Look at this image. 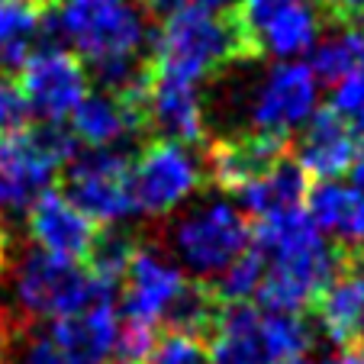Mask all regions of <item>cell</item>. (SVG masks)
<instances>
[{
    "label": "cell",
    "instance_id": "obj_1",
    "mask_svg": "<svg viewBox=\"0 0 364 364\" xmlns=\"http://www.w3.org/2000/svg\"><path fill=\"white\" fill-rule=\"evenodd\" d=\"M252 248L262 255L264 274L258 306L271 313H303L316 303L326 284L342 271L348 248L326 239L303 206L252 223Z\"/></svg>",
    "mask_w": 364,
    "mask_h": 364
},
{
    "label": "cell",
    "instance_id": "obj_36",
    "mask_svg": "<svg viewBox=\"0 0 364 364\" xmlns=\"http://www.w3.org/2000/svg\"><path fill=\"white\" fill-rule=\"evenodd\" d=\"M274 364H306V358H284V361H274Z\"/></svg>",
    "mask_w": 364,
    "mask_h": 364
},
{
    "label": "cell",
    "instance_id": "obj_2",
    "mask_svg": "<svg viewBox=\"0 0 364 364\" xmlns=\"http://www.w3.org/2000/svg\"><path fill=\"white\" fill-rule=\"evenodd\" d=\"M55 33L94 68L103 90L129 87L145 71L139 52L149 42V23L132 0H62Z\"/></svg>",
    "mask_w": 364,
    "mask_h": 364
},
{
    "label": "cell",
    "instance_id": "obj_26",
    "mask_svg": "<svg viewBox=\"0 0 364 364\" xmlns=\"http://www.w3.org/2000/svg\"><path fill=\"white\" fill-rule=\"evenodd\" d=\"M145 364H210V348H206V338L197 332L168 329V336L155 342Z\"/></svg>",
    "mask_w": 364,
    "mask_h": 364
},
{
    "label": "cell",
    "instance_id": "obj_23",
    "mask_svg": "<svg viewBox=\"0 0 364 364\" xmlns=\"http://www.w3.org/2000/svg\"><path fill=\"white\" fill-rule=\"evenodd\" d=\"M262 274H264V262L262 255L255 252L252 245L229 262L213 281H206V287L213 290V296L220 303H245L258 294V284H262Z\"/></svg>",
    "mask_w": 364,
    "mask_h": 364
},
{
    "label": "cell",
    "instance_id": "obj_18",
    "mask_svg": "<svg viewBox=\"0 0 364 364\" xmlns=\"http://www.w3.org/2000/svg\"><path fill=\"white\" fill-rule=\"evenodd\" d=\"M309 309H316L319 332L329 338L336 348H351L358 345L364 323V264L351 255L342 264L336 277L326 284V290L316 296V303Z\"/></svg>",
    "mask_w": 364,
    "mask_h": 364
},
{
    "label": "cell",
    "instance_id": "obj_28",
    "mask_svg": "<svg viewBox=\"0 0 364 364\" xmlns=\"http://www.w3.org/2000/svg\"><path fill=\"white\" fill-rule=\"evenodd\" d=\"M159 342V332L151 323H139V319H123L117 329V342H113V355L119 361L129 364H145V358L151 355Z\"/></svg>",
    "mask_w": 364,
    "mask_h": 364
},
{
    "label": "cell",
    "instance_id": "obj_7",
    "mask_svg": "<svg viewBox=\"0 0 364 364\" xmlns=\"http://www.w3.org/2000/svg\"><path fill=\"white\" fill-rule=\"evenodd\" d=\"M248 245H252V220L226 200H210L197 206L171 229V252L181 262L178 268L191 271L197 281H213Z\"/></svg>",
    "mask_w": 364,
    "mask_h": 364
},
{
    "label": "cell",
    "instance_id": "obj_34",
    "mask_svg": "<svg viewBox=\"0 0 364 364\" xmlns=\"http://www.w3.org/2000/svg\"><path fill=\"white\" fill-rule=\"evenodd\" d=\"M351 178H355L358 187H364V142L358 145V155H355V165H351Z\"/></svg>",
    "mask_w": 364,
    "mask_h": 364
},
{
    "label": "cell",
    "instance_id": "obj_32",
    "mask_svg": "<svg viewBox=\"0 0 364 364\" xmlns=\"http://www.w3.org/2000/svg\"><path fill=\"white\" fill-rule=\"evenodd\" d=\"M348 36H351V46H355V55H358V68H364V20L361 23H348Z\"/></svg>",
    "mask_w": 364,
    "mask_h": 364
},
{
    "label": "cell",
    "instance_id": "obj_17",
    "mask_svg": "<svg viewBox=\"0 0 364 364\" xmlns=\"http://www.w3.org/2000/svg\"><path fill=\"white\" fill-rule=\"evenodd\" d=\"M361 139L329 110H313V117L300 126V139L294 145V161L306 171V178L338 181L351 171Z\"/></svg>",
    "mask_w": 364,
    "mask_h": 364
},
{
    "label": "cell",
    "instance_id": "obj_35",
    "mask_svg": "<svg viewBox=\"0 0 364 364\" xmlns=\"http://www.w3.org/2000/svg\"><path fill=\"white\" fill-rule=\"evenodd\" d=\"M14 4H23V7H33V10H39V14H46L48 7H55L58 0H14Z\"/></svg>",
    "mask_w": 364,
    "mask_h": 364
},
{
    "label": "cell",
    "instance_id": "obj_30",
    "mask_svg": "<svg viewBox=\"0 0 364 364\" xmlns=\"http://www.w3.org/2000/svg\"><path fill=\"white\" fill-rule=\"evenodd\" d=\"M319 4H323L326 14L336 23H342V26L364 20V0H319Z\"/></svg>",
    "mask_w": 364,
    "mask_h": 364
},
{
    "label": "cell",
    "instance_id": "obj_19",
    "mask_svg": "<svg viewBox=\"0 0 364 364\" xmlns=\"http://www.w3.org/2000/svg\"><path fill=\"white\" fill-rule=\"evenodd\" d=\"M119 316L113 300H100L77 309V313H68V316L48 319L46 336L81 364H100L113 355Z\"/></svg>",
    "mask_w": 364,
    "mask_h": 364
},
{
    "label": "cell",
    "instance_id": "obj_38",
    "mask_svg": "<svg viewBox=\"0 0 364 364\" xmlns=\"http://www.w3.org/2000/svg\"><path fill=\"white\" fill-rule=\"evenodd\" d=\"M117 364H129V361H117Z\"/></svg>",
    "mask_w": 364,
    "mask_h": 364
},
{
    "label": "cell",
    "instance_id": "obj_13",
    "mask_svg": "<svg viewBox=\"0 0 364 364\" xmlns=\"http://www.w3.org/2000/svg\"><path fill=\"white\" fill-rule=\"evenodd\" d=\"M184 284L187 277L174 264V258L161 255L151 245H136L129 264H126L123 281H119V287H123V296H119L123 316L151 326L165 323L168 309L174 306Z\"/></svg>",
    "mask_w": 364,
    "mask_h": 364
},
{
    "label": "cell",
    "instance_id": "obj_14",
    "mask_svg": "<svg viewBox=\"0 0 364 364\" xmlns=\"http://www.w3.org/2000/svg\"><path fill=\"white\" fill-rule=\"evenodd\" d=\"M149 71L145 81V123L149 129H159L161 139H171L181 145L206 142V107L200 97V84L171 77L161 71Z\"/></svg>",
    "mask_w": 364,
    "mask_h": 364
},
{
    "label": "cell",
    "instance_id": "obj_8",
    "mask_svg": "<svg viewBox=\"0 0 364 364\" xmlns=\"http://www.w3.org/2000/svg\"><path fill=\"white\" fill-rule=\"evenodd\" d=\"M203 165L191 155V145L155 139L129 161L132 213L168 216L203 184Z\"/></svg>",
    "mask_w": 364,
    "mask_h": 364
},
{
    "label": "cell",
    "instance_id": "obj_9",
    "mask_svg": "<svg viewBox=\"0 0 364 364\" xmlns=\"http://www.w3.org/2000/svg\"><path fill=\"white\" fill-rule=\"evenodd\" d=\"M16 71V81L29 103V117L39 123H65L87 97V68L71 48L58 42L33 46Z\"/></svg>",
    "mask_w": 364,
    "mask_h": 364
},
{
    "label": "cell",
    "instance_id": "obj_11",
    "mask_svg": "<svg viewBox=\"0 0 364 364\" xmlns=\"http://www.w3.org/2000/svg\"><path fill=\"white\" fill-rule=\"evenodd\" d=\"M319 81L303 62H281L262 77L252 94V129L284 136L296 132L316 110Z\"/></svg>",
    "mask_w": 364,
    "mask_h": 364
},
{
    "label": "cell",
    "instance_id": "obj_25",
    "mask_svg": "<svg viewBox=\"0 0 364 364\" xmlns=\"http://www.w3.org/2000/svg\"><path fill=\"white\" fill-rule=\"evenodd\" d=\"M309 71H313L316 81H323V84H336V81H342L345 75L358 71V55H355V46H351L348 29H342L338 36L313 46Z\"/></svg>",
    "mask_w": 364,
    "mask_h": 364
},
{
    "label": "cell",
    "instance_id": "obj_31",
    "mask_svg": "<svg viewBox=\"0 0 364 364\" xmlns=\"http://www.w3.org/2000/svg\"><path fill=\"white\" fill-rule=\"evenodd\" d=\"M319 364H364V348H361V345H351V348H338V355L323 358Z\"/></svg>",
    "mask_w": 364,
    "mask_h": 364
},
{
    "label": "cell",
    "instance_id": "obj_27",
    "mask_svg": "<svg viewBox=\"0 0 364 364\" xmlns=\"http://www.w3.org/2000/svg\"><path fill=\"white\" fill-rule=\"evenodd\" d=\"M329 110L336 113L358 139L364 136V68L351 71L342 81L332 84Z\"/></svg>",
    "mask_w": 364,
    "mask_h": 364
},
{
    "label": "cell",
    "instance_id": "obj_4",
    "mask_svg": "<svg viewBox=\"0 0 364 364\" xmlns=\"http://www.w3.org/2000/svg\"><path fill=\"white\" fill-rule=\"evenodd\" d=\"M210 364H274L303 358L313 329L303 313H271L252 303H220L210 319Z\"/></svg>",
    "mask_w": 364,
    "mask_h": 364
},
{
    "label": "cell",
    "instance_id": "obj_24",
    "mask_svg": "<svg viewBox=\"0 0 364 364\" xmlns=\"http://www.w3.org/2000/svg\"><path fill=\"white\" fill-rule=\"evenodd\" d=\"M132 252H136V239H132L129 232H123V229H100L90 255L84 258V264H87L107 287L117 290L126 274V264H129Z\"/></svg>",
    "mask_w": 364,
    "mask_h": 364
},
{
    "label": "cell",
    "instance_id": "obj_6",
    "mask_svg": "<svg viewBox=\"0 0 364 364\" xmlns=\"http://www.w3.org/2000/svg\"><path fill=\"white\" fill-rule=\"evenodd\" d=\"M77 142L65 123L0 129V206L26 210L68 165Z\"/></svg>",
    "mask_w": 364,
    "mask_h": 364
},
{
    "label": "cell",
    "instance_id": "obj_5",
    "mask_svg": "<svg viewBox=\"0 0 364 364\" xmlns=\"http://www.w3.org/2000/svg\"><path fill=\"white\" fill-rule=\"evenodd\" d=\"M16 313L23 319H58L100 300H113L117 290L107 287L94 271L77 258L26 248L14 262L10 274Z\"/></svg>",
    "mask_w": 364,
    "mask_h": 364
},
{
    "label": "cell",
    "instance_id": "obj_3",
    "mask_svg": "<svg viewBox=\"0 0 364 364\" xmlns=\"http://www.w3.org/2000/svg\"><path fill=\"white\" fill-rule=\"evenodd\" d=\"M245 58L258 55H255V46L235 7H184L165 16L159 36H155V46H151L149 68L203 84L206 77L223 75L232 62H245Z\"/></svg>",
    "mask_w": 364,
    "mask_h": 364
},
{
    "label": "cell",
    "instance_id": "obj_37",
    "mask_svg": "<svg viewBox=\"0 0 364 364\" xmlns=\"http://www.w3.org/2000/svg\"><path fill=\"white\" fill-rule=\"evenodd\" d=\"M358 342H361V348H364V323H361V336H358Z\"/></svg>",
    "mask_w": 364,
    "mask_h": 364
},
{
    "label": "cell",
    "instance_id": "obj_22",
    "mask_svg": "<svg viewBox=\"0 0 364 364\" xmlns=\"http://www.w3.org/2000/svg\"><path fill=\"white\" fill-rule=\"evenodd\" d=\"M42 14L14 0H0V68L14 71L39 42Z\"/></svg>",
    "mask_w": 364,
    "mask_h": 364
},
{
    "label": "cell",
    "instance_id": "obj_10",
    "mask_svg": "<svg viewBox=\"0 0 364 364\" xmlns=\"http://www.w3.org/2000/svg\"><path fill=\"white\" fill-rule=\"evenodd\" d=\"M62 178V193L97 226H117L132 213L129 159L119 149H90L84 155H71Z\"/></svg>",
    "mask_w": 364,
    "mask_h": 364
},
{
    "label": "cell",
    "instance_id": "obj_16",
    "mask_svg": "<svg viewBox=\"0 0 364 364\" xmlns=\"http://www.w3.org/2000/svg\"><path fill=\"white\" fill-rule=\"evenodd\" d=\"M287 155V139L271 132H239L210 142L203 159V178L216 184L220 191L235 193L248 181L262 178L271 165Z\"/></svg>",
    "mask_w": 364,
    "mask_h": 364
},
{
    "label": "cell",
    "instance_id": "obj_15",
    "mask_svg": "<svg viewBox=\"0 0 364 364\" xmlns=\"http://www.w3.org/2000/svg\"><path fill=\"white\" fill-rule=\"evenodd\" d=\"M26 229L36 248L65 258L84 262L97 242V226L84 210H77L62 191H42L33 203L26 206Z\"/></svg>",
    "mask_w": 364,
    "mask_h": 364
},
{
    "label": "cell",
    "instance_id": "obj_20",
    "mask_svg": "<svg viewBox=\"0 0 364 364\" xmlns=\"http://www.w3.org/2000/svg\"><path fill=\"white\" fill-rule=\"evenodd\" d=\"M303 210L336 245L355 248L364 242V187L342 181H319L306 191Z\"/></svg>",
    "mask_w": 364,
    "mask_h": 364
},
{
    "label": "cell",
    "instance_id": "obj_29",
    "mask_svg": "<svg viewBox=\"0 0 364 364\" xmlns=\"http://www.w3.org/2000/svg\"><path fill=\"white\" fill-rule=\"evenodd\" d=\"M29 103L14 71L0 68V129H23L29 126Z\"/></svg>",
    "mask_w": 364,
    "mask_h": 364
},
{
    "label": "cell",
    "instance_id": "obj_33",
    "mask_svg": "<svg viewBox=\"0 0 364 364\" xmlns=\"http://www.w3.org/2000/svg\"><path fill=\"white\" fill-rule=\"evenodd\" d=\"M7 262H10V235H7L4 220H0V274L7 271Z\"/></svg>",
    "mask_w": 364,
    "mask_h": 364
},
{
    "label": "cell",
    "instance_id": "obj_12",
    "mask_svg": "<svg viewBox=\"0 0 364 364\" xmlns=\"http://www.w3.org/2000/svg\"><path fill=\"white\" fill-rule=\"evenodd\" d=\"M242 26L255 46V55L294 58L316 46L319 14L303 0H239Z\"/></svg>",
    "mask_w": 364,
    "mask_h": 364
},
{
    "label": "cell",
    "instance_id": "obj_21",
    "mask_svg": "<svg viewBox=\"0 0 364 364\" xmlns=\"http://www.w3.org/2000/svg\"><path fill=\"white\" fill-rule=\"evenodd\" d=\"M309 191V178L294 159L284 155L277 165H271L262 178L248 181L245 187L235 191L239 197L242 213L252 216V220H264V216L274 213H287V210H296L303 206Z\"/></svg>",
    "mask_w": 364,
    "mask_h": 364
}]
</instances>
